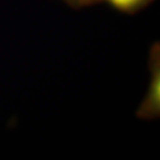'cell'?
I'll list each match as a JSON object with an SVG mask.
<instances>
[{
	"mask_svg": "<svg viewBox=\"0 0 160 160\" xmlns=\"http://www.w3.org/2000/svg\"><path fill=\"white\" fill-rule=\"evenodd\" d=\"M149 67V86L136 111L137 118L142 120H154L160 114V49L158 43H155L151 48Z\"/></svg>",
	"mask_w": 160,
	"mask_h": 160,
	"instance_id": "cell-1",
	"label": "cell"
},
{
	"mask_svg": "<svg viewBox=\"0 0 160 160\" xmlns=\"http://www.w3.org/2000/svg\"><path fill=\"white\" fill-rule=\"evenodd\" d=\"M104 1L110 4L112 8L119 9L120 12L133 14L142 6H145L150 0H94V2Z\"/></svg>",
	"mask_w": 160,
	"mask_h": 160,
	"instance_id": "cell-2",
	"label": "cell"
},
{
	"mask_svg": "<svg viewBox=\"0 0 160 160\" xmlns=\"http://www.w3.org/2000/svg\"><path fill=\"white\" fill-rule=\"evenodd\" d=\"M68 4L74 6V8H79V6H84L94 3V0H63Z\"/></svg>",
	"mask_w": 160,
	"mask_h": 160,
	"instance_id": "cell-3",
	"label": "cell"
}]
</instances>
